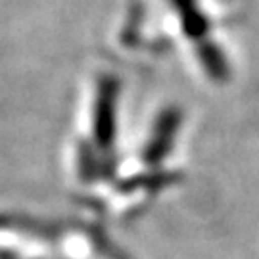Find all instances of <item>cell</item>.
Segmentation results:
<instances>
[{
    "mask_svg": "<svg viewBox=\"0 0 259 259\" xmlns=\"http://www.w3.org/2000/svg\"><path fill=\"white\" fill-rule=\"evenodd\" d=\"M175 127H177V117H175V115L167 113L165 117H161V121H159V127H157V137L154 139V142L150 144V157L157 159V157L165 152V148L169 146V140L173 139Z\"/></svg>",
    "mask_w": 259,
    "mask_h": 259,
    "instance_id": "7a4b0ae2",
    "label": "cell"
},
{
    "mask_svg": "<svg viewBox=\"0 0 259 259\" xmlns=\"http://www.w3.org/2000/svg\"><path fill=\"white\" fill-rule=\"evenodd\" d=\"M102 96L98 100V139H111V125H113V91L111 87H102Z\"/></svg>",
    "mask_w": 259,
    "mask_h": 259,
    "instance_id": "6da1fadb",
    "label": "cell"
}]
</instances>
